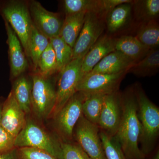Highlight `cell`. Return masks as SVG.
<instances>
[{"label":"cell","mask_w":159,"mask_h":159,"mask_svg":"<svg viewBox=\"0 0 159 159\" xmlns=\"http://www.w3.org/2000/svg\"><path fill=\"white\" fill-rule=\"evenodd\" d=\"M120 98L122 117L114 136L119 142L126 159H145L139 146L141 126L134 87L120 94Z\"/></svg>","instance_id":"1"},{"label":"cell","mask_w":159,"mask_h":159,"mask_svg":"<svg viewBox=\"0 0 159 159\" xmlns=\"http://www.w3.org/2000/svg\"><path fill=\"white\" fill-rule=\"evenodd\" d=\"M141 126L139 143L145 157L152 152L159 134V108L152 102L139 85L134 87Z\"/></svg>","instance_id":"2"},{"label":"cell","mask_w":159,"mask_h":159,"mask_svg":"<svg viewBox=\"0 0 159 159\" xmlns=\"http://www.w3.org/2000/svg\"><path fill=\"white\" fill-rule=\"evenodd\" d=\"M61 144L29 118L26 119L24 127L16 137L14 141L15 148H39L48 152L57 159H63Z\"/></svg>","instance_id":"3"},{"label":"cell","mask_w":159,"mask_h":159,"mask_svg":"<svg viewBox=\"0 0 159 159\" xmlns=\"http://www.w3.org/2000/svg\"><path fill=\"white\" fill-rule=\"evenodd\" d=\"M31 111L40 120L51 116L56 99V90L48 77L36 73L32 76Z\"/></svg>","instance_id":"4"},{"label":"cell","mask_w":159,"mask_h":159,"mask_svg":"<svg viewBox=\"0 0 159 159\" xmlns=\"http://www.w3.org/2000/svg\"><path fill=\"white\" fill-rule=\"evenodd\" d=\"M3 13L19 39L25 54L29 57V43L32 23L29 7L26 3L12 1L4 7Z\"/></svg>","instance_id":"5"},{"label":"cell","mask_w":159,"mask_h":159,"mask_svg":"<svg viewBox=\"0 0 159 159\" xmlns=\"http://www.w3.org/2000/svg\"><path fill=\"white\" fill-rule=\"evenodd\" d=\"M83 57L72 60L59 72L56 90V102L51 114L53 117L56 116L69 99L77 93V86L81 79L80 72Z\"/></svg>","instance_id":"6"},{"label":"cell","mask_w":159,"mask_h":159,"mask_svg":"<svg viewBox=\"0 0 159 159\" xmlns=\"http://www.w3.org/2000/svg\"><path fill=\"white\" fill-rule=\"evenodd\" d=\"M103 16L96 12L86 13L83 26L73 48L72 60L84 57L101 37L105 28Z\"/></svg>","instance_id":"7"},{"label":"cell","mask_w":159,"mask_h":159,"mask_svg":"<svg viewBox=\"0 0 159 159\" xmlns=\"http://www.w3.org/2000/svg\"><path fill=\"white\" fill-rule=\"evenodd\" d=\"M74 130L78 145L92 159H106L98 125L81 116Z\"/></svg>","instance_id":"8"},{"label":"cell","mask_w":159,"mask_h":159,"mask_svg":"<svg viewBox=\"0 0 159 159\" xmlns=\"http://www.w3.org/2000/svg\"><path fill=\"white\" fill-rule=\"evenodd\" d=\"M128 72L107 74H88L80 80L77 92L84 95L103 94L105 95L119 91V86Z\"/></svg>","instance_id":"9"},{"label":"cell","mask_w":159,"mask_h":159,"mask_svg":"<svg viewBox=\"0 0 159 159\" xmlns=\"http://www.w3.org/2000/svg\"><path fill=\"white\" fill-rule=\"evenodd\" d=\"M85 95L77 92L56 115L57 130L64 139H71L75 126L82 115V105Z\"/></svg>","instance_id":"10"},{"label":"cell","mask_w":159,"mask_h":159,"mask_svg":"<svg viewBox=\"0 0 159 159\" xmlns=\"http://www.w3.org/2000/svg\"><path fill=\"white\" fill-rule=\"evenodd\" d=\"M121 117L122 107L119 91L106 95L97 125L99 130L114 136L119 128Z\"/></svg>","instance_id":"11"},{"label":"cell","mask_w":159,"mask_h":159,"mask_svg":"<svg viewBox=\"0 0 159 159\" xmlns=\"http://www.w3.org/2000/svg\"><path fill=\"white\" fill-rule=\"evenodd\" d=\"M29 9L32 23L40 32L49 39L59 36L63 23L58 14L48 11L37 1H32Z\"/></svg>","instance_id":"12"},{"label":"cell","mask_w":159,"mask_h":159,"mask_svg":"<svg viewBox=\"0 0 159 159\" xmlns=\"http://www.w3.org/2000/svg\"><path fill=\"white\" fill-rule=\"evenodd\" d=\"M26 114L18 104L11 90L2 108L0 125L15 139L25 125Z\"/></svg>","instance_id":"13"},{"label":"cell","mask_w":159,"mask_h":159,"mask_svg":"<svg viewBox=\"0 0 159 159\" xmlns=\"http://www.w3.org/2000/svg\"><path fill=\"white\" fill-rule=\"evenodd\" d=\"M116 39L107 34L99 38L83 57L80 72L81 78L90 73L105 56L116 51Z\"/></svg>","instance_id":"14"},{"label":"cell","mask_w":159,"mask_h":159,"mask_svg":"<svg viewBox=\"0 0 159 159\" xmlns=\"http://www.w3.org/2000/svg\"><path fill=\"white\" fill-rule=\"evenodd\" d=\"M6 26L11 74L13 77H17L26 70L28 61L19 39L6 20Z\"/></svg>","instance_id":"15"},{"label":"cell","mask_w":159,"mask_h":159,"mask_svg":"<svg viewBox=\"0 0 159 159\" xmlns=\"http://www.w3.org/2000/svg\"><path fill=\"white\" fill-rule=\"evenodd\" d=\"M135 63L121 52L116 51L101 60L89 74H114L128 72Z\"/></svg>","instance_id":"16"},{"label":"cell","mask_w":159,"mask_h":159,"mask_svg":"<svg viewBox=\"0 0 159 159\" xmlns=\"http://www.w3.org/2000/svg\"><path fill=\"white\" fill-rule=\"evenodd\" d=\"M115 49L135 63L143 59L151 51L136 37L131 35H123L116 39Z\"/></svg>","instance_id":"17"},{"label":"cell","mask_w":159,"mask_h":159,"mask_svg":"<svg viewBox=\"0 0 159 159\" xmlns=\"http://www.w3.org/2000/svg\"><path fill=\"white\" fill-rule=\"evenodd\" d=\"M86 12L66 15L59 36L71 48H74L85 19Z\"/></svg>","instance_id":"18"},{"label":"cell","mask_w":159,"mask_h":159,"mask_svg":"<svg viewBox=\"0 0 159 159\" xmlns=\"http://www.w3.org/2000/svg\"><path fill=\"white\" fill-rule=\"evenodd\" d=\"M159 51L158 49L151 50L145 57L135 64L128 71L136 77H151L159 71Z\"/></svg>","instance_id":"19"},{"label":"cell","mask_w":159,"mask_h":159,"mask_svg":"<svg viewBox=\"0 0 159 159\" xmlns=\"http://www.w3.org/2000/svg\"><path fill=\"white\" fill-rule=\"evenodd\" d=\"M132 2L119 5L107 15V27L109 32H117L128 23L132 11Z\"/></svg>","instance_id":"20"},{"label":"cell","mask_w":159,"mask_h":159,"mask_svg":"<svg viewBox=\"0 0 159 159\" xmlns=\"http://www.w3.org/2000/svg\"><path fill=\"white\" fill-rule=\"evenodd\" d=\"M135 37L150 50L157 49L159 45V26L157 20L142 23Z\"/></svg>","instance_id":"21"},{"label":"cell","mask_w":159,"mask_h":159,"mask_svg":"<svg viewBox=\"0 0 159 159\" xmlns=\"http://www.w3.org/2000/svg\"><path fill=\"white\" fill-rule=\"evenodd\" d=\"M132 6L135 17L142 23L157 20L158 16L159 0L134 1Z\"/></svg>","instance_id":"22"},{"label":"cell","mask_w":159,"mask_h":159,"mask_svg":"<svg viewBox=\"0 0 159 159\" xmlns=\"http://www.w3.org/2000/svg\"><path fill=\"white\" fill-rule=\"evenodd\" d=\"M31 86L26 77H21L16 80L12 90L18 104L25 114L31 111Z\"/></svg>","instance_id":"23"},{"label":"cell","mask_w":159,"mask_h":159,"mask_svg":"<svg viewBox=\"0 0 159 159\" xmlns=\"http://www.w3.org/2000/svg\"><path fill=\"white\" fill-rule=\"evenodd\" d=\"M106 95L99 93L85 95L82 105V115L87 120L95 125H98Z\"/></svg>","instance_id":"24"},{"label":"cell","mask_w":159,"mask_h":159,"mask_svg":"<svg viewBox=\"0 0 159 159\" xmlns=\"http://www.w3.org/2000/svg\"><path fill=\"white\" fill-rule=\"evenodd\" d=\"M50 43V39L40 32L33 24L29 43V57L37 69L40 57Z\"/></svg>","instance_id":"25"},{"label":"cell","mask_w":159,"mask_h":159,"mask_svg":"<svg viewBox=\"0 0 159 159\" xmlns=\"http://www.w3.org/2000/svg\"><path fill=\"white\" fill-rule=\"evenodd\" d=\"M50 41L55 53L57 71L59 73L72 60L73 48L59 36L51 39Z\"/></svg>","instance_id":"26"},{"label":"cell","mask_w":159,"mask_h":159,"mask_svg":"<svg viewBox=\"0 0 159 159\" xmlns=\"http://www.w3.org/2000/svg\"><path fill=\"white\" fill-rule=\"evenodd\" d=\"M64 8L66 15L89 12L100 14L99 0H65L64 1Z\"/></svg>","instance_id":"27"},{"label":"cell","mask_w":159,"mask_h":159,"mask_svg":"<svg viewBox=\"0 0 159 159\" xmlns=\"http://www.w3.org/2000/svg\"><path fill=\"white\" fill-rule=\"evenodd\" d=\"M36 69H38V74L48 77L57 72L56 56L50 41L40 57Z\"/></svg>","instance_id":"28"},{"label":"cell","mask_w":159,"mask_h":159,"mask_svg":"<svg viewBox=\"0 0 159 159\" xmlns=\"http://www.w3.org/2000/svg\"><path fill=\"white\" fill-rule=\"evenodd\" d=\"M99 136L106 159H126L119 142L115 137L100 130Z\"/></svg>","instance_id":"29"},{"label":"cell","mask_w":159,"mask_h":159,"mask_svg":"<svg viewBox=\"0 0 159 159\" xmlns=\"http://www.w3.org/2000/svg\"><path fill=\"white\" fill-rule=\"evenodd\" d=\"M63 159H92L78 144L61 143Z\"/></svg>","instance_id":"30"},{"label":"cell","mask_w":159,"mask_h":159,"mask_svg":"<svg viewBox=\"0 0 159 159\" xmlns=\"http://www.w3.org/2000/svg\"><path fill=\"white\" fill-rule=\"evenodd\" d=\"M18 159H57L48 152L32 147L17 148Z\"/></svg>","instance_id":"31"},{"label":"cell","mask_w":159,"mask_h":159,"mask_svg":"<svg viewBox=\"0 0 159 159\" xmlns=\"http://www.w3.org/2000/svg\"><path fill=\"white\" fill-rule=\"evenodd\" d=\"M15 138L0 125V152L7 151L15 148Z\"/></svg>","instance_id":"32"},{"label":"cell","mask_w":159,"mask_h":159,"mask_svg":"<svg viewBox=\"0 0 159 159\" xmlns=\"http://www.w3.org/2000/svg\"><path fill=\"white\" fill-rule=\"evenodd\" d=\"M130 0H99V11L103 15H107L116 6L125 3H131Z\"/></svg>","instance_id":"33"},{"label":"cell","mask_w":159,"mask_h":159,"mask_svg":"<svg viewBox=\"0 0 159 159\" xmlns=\"http://www.w3.org/2000/svg\"><path fill=\"white\" fill-rule=\"evenodd\" d=\"M0 159H18L17 148L0 152Z\"/></svg>","instance_id":"34"},{"label":"cell","mask_w":159,"mask_h":159,"mask_svg":"<svg viewBox=\"0 0 159 159\" xmlns=\"http://www.w3.org/2000/svg\"><path fill=\"white\" fill-rule=\"evenodd\" d=\"M151 159H159V151H157Z\"/></svg>","instance_id":"35"},{"label":"cell","mask_w":159,"mask_h":159,"mask_svg":"<svg viewBox=\"0 0 159 159\" xmlns=\"http://www.w3.org/2000/svg\"><path fill=\"white\" fill-rule=\"evenodd\" d=\"M2 107L0 106V122H1V117H2Z\"/></svg>","instance_id":"36"}]
</instances>
